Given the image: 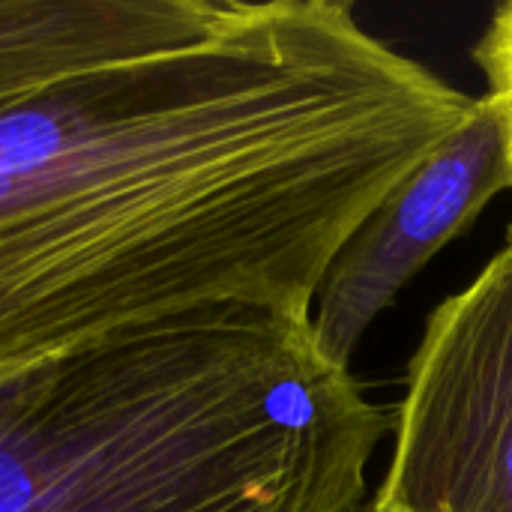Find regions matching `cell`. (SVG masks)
I'll return each instance as SVG.
<instances>
[{
    "mask_svg": "<svg viewBox=\"0 0 512 512\" xmlns=\"http://www.w3.org/2000/svg\"><path fill=\"white\" fill-rule=\"evenodd\" d=\"M507 246H510V249H512V228H510V231H507Z\"/></svg>",
    "mask_w": 512,
    "mask_h": 512,
    "instance_id": "cell-7",
    "label": "cell"
},
{
    "mask_svg": "<svg viewBox=\"0 0 512 512\" xmlns=\"http://www.w3.org/2000/svg\"><path fill=\"white\" fill-rule=\"evenodd\" d=\"M510 186L507 135L480 96L477 114L399 180L330 258L309 312L321 354L351 369L369 327L402 288Z\"/></svg>",
    "mask_w": 512,
    "mask_h": 512,
    "instance_id": "cell-4",
    "label": "cell"
},
{
    "mask_svg": "<svg viewBox=\"0 0 512 512\" xmlns=\"http://www.w3.org/2000/svg\"><path fill=\"white\" fill-rule=\"evenodd\" d=\"M480 108L336 0L0 105V372L225 306L309 318L357 222Z\"/></svg>",
    "mask_w": 512,
    "mask_h": 512,
    "instance_id": "cell-1",
    "label": "cell"
},
{
    "mask_svg": "<svg viewBox=\"0 0 512 512\" xmlns=\"http://www.w3.org/2000/svg\"><path fill=\"white\" fill-rule=\"evenodd\" d=\"M369 512H512L510 246L432 312Z\"/></svg>",
    "mask_w": 512,
    "mask_h": 512,
    "instance_id": "cell-3",
    "label": "cell"
},
{
    "mask_svg": "<svg viewBox=\"0 0 512 512\" xmlns=\"http://www.w3.org/2000/svg\"><path fill=\"white\" fill-rule=\"evenodd\" d=\"M474 60L486 75V102L498 114L512 162V0L492 12L486 33L474 48Z\"/></svg>",
    "mask_w": 512,
    "mask_h": 512,
    "instance_id": "cell-6",
    "label": "cell"
},
{
    "mask_svg": "<svg viewBox=\"0 0 512 512\" xmlns=\"http://www.w3.org/2000/svg\"><path fill=\"white\" fill-rule=\"evenodd\" d=\"M237 0H0V105L213 33Z\"/></svg>",
    "mask_w": 512,
    "mask_h": 512,
    "instance_id": "cell-5",
    "label": "cell"
},
{
    "mask_svg": "<svg viewBox=\"0 0 512 512\" xmlns=\"http://www.w3.org/2000/svg\"><path fill=\"white\" fill-rule=\"evenodd\" d=\"M387 426L309 318L204 309L0 372V512H357Z\"/></svg>",
    "mask_w": 512,
    "mask_h": 512,
    "instance_id": "cell-2",
    "label": "cell"
}]
</instances>
